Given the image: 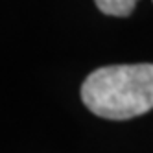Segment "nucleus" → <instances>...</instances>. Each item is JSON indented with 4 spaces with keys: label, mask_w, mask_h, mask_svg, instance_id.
I'll return each mask as SVG.
<instances>
[{
    "label": "nucleus",
    "mask_w": 153,
    "mask_h": 153,
    "mask_svg": "<svg viewBox=\"0 0 153 153\" xmlns=\"http://www.w3.org/2000/svg\"><path fill=\"white\" fill-rule=\"evenodd\" d=\"M81 102L96 116L129 120L153 109V63L96 68L81 85Z\"/></svg>",
    "instance_id": "nucleus-1"
},
{
    "label": "nucleus",
    "mask_w": 153,
    "mask_h": 153,
    "mask_svg": "<svg viewBox=\"0 0 153 153\" xmlns=\"http://www.w3.org/2000/svg\"><path fill=\"white\" fill-rule=\"evenodd\" d=\"M138 0H94L96 7L102 13L111 17H129Z\"/></svg>",
    "instance_id": "nucleus-2"
}]
</instances>
